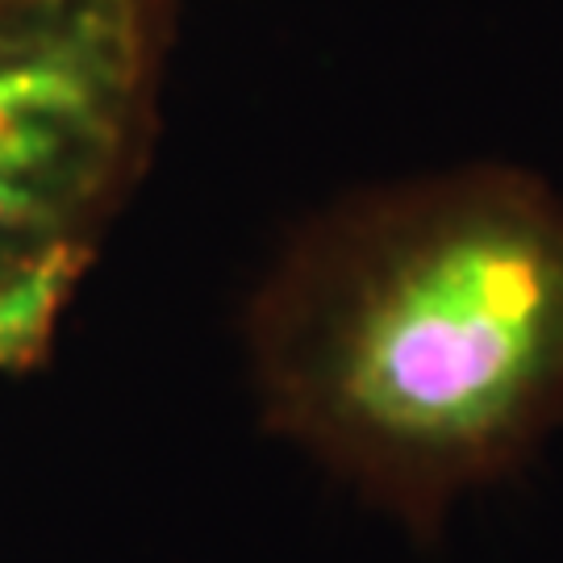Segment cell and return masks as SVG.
<instances>
[{
    "mask_svg": "<svg viewBox=\"0 0 563 563\" xmlns=\"http://www.w3.org/2000/svg\"><path fill=\"white\" fill-rule=\"evenodd\" d=\"M242 351L276 439L434 530L563 426V192L514 163L351 192L267 263Z\"/></svg>",
    "mask_w": 563,
    "mask_h": 563,
    "instance_id": "1",
    "label": "cell"
},
{
    "mask_svg": "<svg viewBox=\"0 0 563 563\" xmlns=\"http://www.w3.org/2000/svg\"><path fill=\"white\" fill-rule=\"evenodd\" d=\"M172 0H0V288L92 260L151 163Z\"/></svg>",
    "mask_w": 563,
    "mask_h": 563,
    "instance_id": "2",
    "label": "cell"
}]
</instances>
